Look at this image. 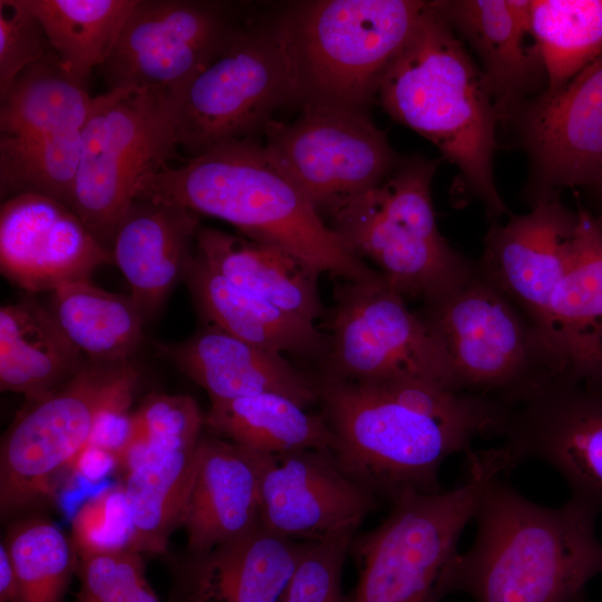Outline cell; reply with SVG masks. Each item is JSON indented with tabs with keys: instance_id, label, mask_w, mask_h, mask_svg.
<instances>
[{
	"instance_id": "1",
	"label": "cell",
	"mask_w": 602,
	"mask_h": 602,
	"mask_svg": "<svg viewBox=\"0 0 602 602\" xmlns=\"http://www.w3.org/2000/svg\"><path fill=\"white\" fill-rule=\"evenodd\" d=\"M318 383L337 464L389 502L406 491H441V464L477 437L501 436L511 411L501 400L425 381Z\"/></svg>"
},
{
	"instance_id": "2",
	"label": "cell",
	"mask_w": 602,
	"mask_h": 602,
	"mask_svg": "<svg viewBox=\"0 0 602 602\" xmlns=\"http://www.w3.org/2000/svg\"><path fill=\"white\" fill-rule=\"evenodd\" d=\"M599 514L573 497L559 507L536 504L493 477L474 515V543L454 562L450 593L474 602H579L602 573Z\"/></svg>"
},
{
	"instance_id": "3",
	"label": "cell",
	"mask_w": 602,
	"mask_h": 602,
	"mask_svg": "<svg viewBox=\"0 0 602 602\" xmlns=\"http://www.w3.org/2000/svg\"><path fill=\"white\" fill-rule=\"evenodd\" d=\"M135 200L220 219L242 235L279 246L342 280L378 273L346 247L254 138L219 145L177 166L165 165L139 182Z\"/></svg>"
},
{
	"instance_id": "4",
	"label": "cell",
	"mask_w": 602,
	"mask_h": 602,
	"mask_svg": "<svg viewBox=\"0 0 602 602\" xmlns=\"http://www.w3.org/2000/svg\"><path fill=\"white\" fill-rule=\"evenodd\" d=\"M377 100L458 169V192L494 223L508 212L495 183L498 117L487 81L463 41L426 1L411 36L383 72Z\"/></svg>"
},
{
	"instance_id": "5",
	"label": "cell",
	"mask_w": 602,
	"mask_h": 602,
	"mask_svg": "<svg viewBox=\"0 0 602 602\" xmlns=\"http://www.w3.org/2000/svg\"><path fill=\"white\" fill-rule=\"evenodd\" d=\"M466 480L452 491H406L373 530L349 547L358 582L344 602H441L458 542L486 484L501 472L489 450L466 453Z\"/></svg>"
},
{
	"instance_id": "6",
	"label": "cell",
	"mask_w": 602,
	"mask_h": 602,
	"mask_svg": "<svg viewBox=\"0 0 602 602\" xmlns=\"http://www.w3.org/2000/svg\"><path fill=\"white\" fill-rule=\"evenodd\" d=\"M426 7L417 0L292 2L276 14L295 75L298 104L367 111L387 67Z\"/></svg>"
},
{
	"instance_id": "7",
	"label": "cell",
	"mask_w": 602,
	"mask_h": 602,
	"mask_svg": "<svg viewBox=\"0 0 602 602\" xmlns=\"http://www.w3.org/2000/svg\"><path fill=\"white\" fill-rule=\"evenodd\" d=\"M438 161L402 157L378 185L328 219L346 247L372 263L405 299L446 295L475 273L476 261L455 250L438 229L431 182Z\"/></svg>"
},
{
	"instance_id": "8",
	"label": "cell",
	"mask_w": 602,
	"mask_h": 602,
	"mask_svg": "<svg viewBox=\"0 0 602 602\" xmlns=\"http://www.w3.org/2000/svg\"><path fill=\"white\" fill-rule=\"evenodd\" d=\"M419 313L445 352L457 391L513 408L570 366L548 334L476 270Z\"/></svg>"
},
{
	"instance_id": "9",
	"label": "cell",
	"mask_w": 602,
	"mask_h": 602,
	"mask_svg": "<svg viewBox=\"0 0 602 602\" xmlns=\"http://www.w3.org/2000/svg\"><path fill=\"white\" fill-rule=\"evenodd\" d=\"M80 137L70 208L108 249L136 198L139 182L177 156L171 95L140 88L109 89L94 97Z\"/></svg>"
},
{
	"instance_id": "10",
	"label": "cell",
	"mask_w": 602,
	"mask_h": 602,
	"mask_svg": "<svg viewBox=\"0 0 602 602\" xmlns=\"http://www.w3.org/2000/svg\"><path fill=\"white\" fill-rule=\"evenodd\" d=\"M171 101L178 145L192 157L263 132L278 108L298 103L276 16L242 26L227 48L171 95Z\"/></svg>"
},
{
	"instance_id": "11",
	"label": "cell",
	"mask_w": 602,
	"mask_h": 602,
	"mask_svg": "<svg viewBox=\"0 0 602 602\" xmlns=\"http://www.w3.org/2000/svg\"><path fill=\"white\" fill-rule=\"evenodd\" d=\"M405 300L379 272L338 284L318 379L361 385L416 380L455 390L441 346Z\"/></svg>"
},
{
	"instance_id": "12",
	"label": "cell",
	"mask_w": 602,
	"mask_h": 602,
	"mask_svg": "<svg viewBox=\"0 0 602 602\" xmlns=\"http://www.w3.org/2000/svg\"><path fill=\"white\" fill-rule=\"evenodd\" d=\"M132 361L86 360L67 381L30 400L6 433L0 453V507L6 515L51 492L55 477L87 445L98 416L133 400Z\"/></svg>"
},
{
	"instance_id": "13",
	"label": "cell",
	"mask_w": 602,
	"mask_h": 602,
	"mask_svg": "<svg viewBox=\"0 0 602 602\" xmlns=\"http://www.w3.org/2000/svg\"><path fill=\"white\" fill-rule=\"evenodd\" d=\"M494 452L502 473L530 459L602 512V362L572 363L513 407Z\"/></svg>"
},
{
	"instance_id": "14",
	"label": "cell",
	"mask_w": 602,
	"mask_h": 602,
	"mask_svg": "<svg viewBox=\"0 0 602 602\" xmlns=\"http://www.w3.org/2000/svg\"><path fill=\"white\" fill-rule=\"evenodd\" d=\"M263 133L269 156L326 222L402 158L367 111L343 106L303 105L294 120L272 119Z\"/></svg>"
},
{
	"instance_id": "15",
	"label": "cell",
	"mask_w": 602,
	"mask_h": 602,
	"mask_svg": "<svg viewBox=\"0 0 602 602\" xmlns=\"http://www.w3.org/2000/svg\"><path fill=\"white\" fill-rule=\"evenodd\" d=\"M227 3L137 0L106 61L110 89L176 95L219 57L241 29Z\"/></svg>"
},
{
	"instance_id": "16",
	"label": "cell",
	"mask_w": 602,
	"mask_h": 602,
	"mask_svg": "<svg viewBox=\"0 0 602 602\" xmlns=\"http://www.w3.org/2000/svg\"><path fill=\"white\" fill-rule=\"evenodd\" d=\"M530 163L525 200L560 198L602 172V56L564 87L532 100L512 124Z\"/></svg>"
},
{
	"instance_id": "17",
	"label": "cell",
	"mask_w": 602,
	"mask_h": 602,
	"mask_svg": "<svg viewBox=\"0 0 602 602\" xmlns=\"http://www.w3.org/2000/svg\"><path fill=\"white\" fill-rule=\"evenodd\" d=\"M380 502L342 472L330 452L262 456L260 521L287 538L314 542L356 533Z\"/></svg>"
},
{
	"instance_id": "18",
	"label": "cell",
	"mask_w": 602,
	"mask_h": 602,
	"mask_svg": "<svg viewBox=\"0 0 602 602\" xmlns=\"http://www.w3.org/2000/svg\"><path fill=\"white\" fill-rule=\"evenodd\" d=\"M111 253L65 204L38 194L6 200L0 208V268L30 291H55L89 280ZM114 263V262H113Z\"/></svg>"
},
{
	"instance_id": "19",
	"label": "cell",
	"mask_w": 602,
	"mask_h": 602,
	"mask_svg": "<svg viewBox=\"0 0 602 602\" xmlns=\"http://www.w3.org/2000/svg\"><path fill=\"white\" fill-rule=\"evenodd\" d=\"M431 6L475 56L497 111L511 126L547 87L532 35L531 0H434Z\"/></svg>"
},
{
	"instance_id": "20",
	"label": "cell",
	"mask_w": 602,
	"mask_h": 602,
	"mask_svg": "<svg viewBox=\"0 0 602 602\" xmlns=\"http://www.w3.org/2000/svg\"><path fill=\"white\" fill-rule=\"evenodd\" d=\"M577 223L560 198L532 206L525 214L494 222L484 239L476 272L542 329L551 297L569 260Z\"/></svg>"
},
{
	"instance_id": "21",
	"label": "cell",
	"mask_w": 602,
	"mask_h": 602,
	"mask_svg": "<svg viewBox=\"0 0 602 602\" xmlns=\"http://www.w3.org/2000/svg\"><path fill=\"white\" fill-rule=\"evenodd\" d=\"M182 372L205 389L211 402L274 392L309 408L319 401L315 377L298 369L282 353L205 324L186 340L159 346Z\"/></svg>"
},
{
	"instance_id": "22",
	"label": "cell",
	"mask_w": 602,
	"mask_h": 602,
	"mask_svg": "<svg viewBox=\"0 0 602 602\" xmlns=\"http://www.w3.org/2000/svg\"><path fill=\"white\" fill-rule=\"evenodd\" d=\"M200 215L184 207L135 200L120 221L110 253L145 320L164 305L194 256Z\"/></svg>"
},
{
	"instance_id": "23",
	"label": "cell",
	"mask_w": 602,
	"mask_h": 602,
	"mask_svg": "<svg viewBox=\"0 0 602 602\" xmlns=\"http://www.w3.org/2000/svg\"><path fill=\"white\" fill-rule=\"evenodd\" d=\"M262 456L215 435L201 436L182 521L193 555L243 535L260 521Z\"/></svg>"
},
{
	"instance_id": "24",
	"label": "cell",
	"mask_w": 602,
	"mask_h": 602,
	"mask_svg": "<svg viewBox=\"0 0 602 602\" xmlns=\"http://www.w3.org/2000/svg\"><path fill=\"white\" fill-rule=\"evenodd\" d=\"M305 545L259 521L243 535L194 555L181 602H281Z\"/></svg>"
},
{
	"instance_id": "25",
	"label": "cell",
	"mask_w": 602,
	"mask_h": 602,
	"mask_svg": "<svg viewBox=\"0 0 602 602\" xmlns=\"http://www.w3.org/2000/svg\"><path fill=\"white\" fill-rule=\"evenodd\" d=\"M183 281L207 324L256 347L321 360L327 336L314 322L233 284L195 251Z\"/></svg>"
},
{
	"instance_id": "26",
	"label": "cell",
	"mask_w": 602,
	"mask_h": 602,
	"mask_svg": "<svg viewBox=\"0 0 602 602\" xmlns=\"http://www.w3.org/2000/svg\"><path fill=\"white\" fill-rule=\"evenodd\" d=\"M195 251L233 284L284 311L311 321L324 313L321 272L279 246L200 226Z\"/></svg>"
},
{
	"instance_id": "27",
	"label": "cell",
	"mask_w": 602,
	"mask_h": 602,
	"mask_svg": "<svg viewBox=\"0 0 602 602\" xmlns=\"http://www.w3.org/2000/svg\"><path fill=\"white\" fill-rule=\"evenodd\" d=\"M542 330L570 365L602 362V216L583 207Z\"/></svg>"
},
{
	"instance_id": "28",
	"label": "cell",
	"mask_w": 602,
	"mask_h": 602,
	"mask_svg": "<svg viewBox=\"0 0 602 602\" xmlns=\"http://www.w3.org/2000/svg\"><path fill=\"white\" fill-rule=\"evenodd\" d=\"M87 359L68 339L52 312L33 299L0 309V388L28 401L70 379Z\"/></svg>"
},
{
	"instance_id": "29",
	"label": "cell",
	"mask_w": 602,
	"mask_h": 602,
	"mask_svg": "<svg viewBox=\"0 0 602 602\" xmlns=\"http://www.w3.org/2000/svg\"><path fill=\"white\" fill-rule=\"evenodd\" d=\"M204 426L213 435L262 455L303 449L332 453L336 447V436L322 414L309 412L274 392L211 402Z\"/></svg>"
},
{
	"instance_id": "30",
	"label": "cell",
	"mask_w": 602,
	"mask_h": 602,
	"mask_svg": "<svg viewBox=\"0 0 602 602\" xmlns=\"http://www.w3.org/2000/svg\"><path fill=\"white\" fill-rule=\"evenodd\" d=\"M50 311L88 360L128 361L143 340L145 319L130 295L108 292L89 280L56 289Z\"/></svg>"
},
{
	"instance_id": "31",
	"label": "cell",
	"mask_w": 602,
	"mask_h": 602,
	"mask_svg": "<svg viewBox=\"0 0 602 602\" xmlns=\"http://www.w3.org/2000/svg\"><path fill=\"white\" fill-rule=\"evenodd\" d=\"M0 97L1 136L80 132L94 99L56 56L27 67Z\"/></svg>"
},
{
	"instance_id": "32",
	"label": "cell",
	"mask_w": 602,
	"mask_h": 602,
	"mask_svg": "<svg viewBox=\"0 0 602 602\" xmlns=\"http://www.w3.org/2000/svg\"><path fill=\"white\" fill-rule=\"evenodd\" d=\"M61 67L85 84L108 58L137 0H22Z\"/></svg>"
},
{
	"instance_id": "33",
	"label": "cell",
	"mask_w": 602,
	"mask_h": 602,
	"mask_svg": "<svg viewBox=\"0 0 602 602\" xmlns=\"http://www.w3.org/2000/svg\"><path fill=\"white\" fill-rule=\"evenodd\" d=\"M197 447L172 453L125 474L133 551L165 552L172 531L182 525L197 466Z\"/></svg>"
},
{
	"instance_id": "34",
	"label": "cell",
	"mask_w": 602,
	"mask_h": 602,
	"mask_svg": "<svg viewBox=\"0 0 602 602\" xmlns=\"http://www.w3.org/2000/svg\"><path fill=\"white\" fill-rule=\"evenodd\" d=\"M531 28L554 93L602 56V0H531Z\"/></svg>"
},
{
	"instance_id": "35",
	"label": "cell",
	"mask_w": 602,
	"mask_h": 602,
	"mask_svg": "<svg viewBox=\"0 0 602 602\" xmlns=\"http://www.w3.org/2000/svg\"><path fill=\"white\" fill-rule=\"evenodd\" d=\"M80 153V132L1 136V197L38 194L70 208Z\"/></svg>"
},
{
	"instance_id": "36",
	"label": "cell",
	"mask_w": 602,
	"mask_h": 602,
	"mask_svg": "<svg viewBox=\"0 0 602 602\" xmlns=\"http://www.w3.org/2000/svg\"><path fill=\"white\" fill-rule=\"evenodd\" d=\"M18 581L13 602H61L75 569L71 545L55 524L32 520L4 543Z\"/></svg>"
},
{
	"instance_id": "37",
	"label": "cell",
	"mask_w": 602,
	"mask_h": 602,
	"mask_svg": "<svg viewBox=\"0 0 602 602\" xmlns=\"http://www.w3.org/2000/svg\"><path fill=\"white\" fill-rule=\"evenodd\" d=\"M203 426L204 416L192 397L152 395L133 414L132 436L118 468L126 474L172 453L194 448Z\"/></svg>"
},
{
	"instance_id": "38",
	"label": "cell",
	"mask_w": 602,
	"mask_h": 602,
	"mask_svg": "<svg viewBox=\"0 0 602 602\" xmlns=\"http://www.w3.org/2000/svg\"><path fill=\"white\" fill-rule=\"evenodd\" d=\"M76 602H159L138 552L80 555Z\"/></svg>"
},
{
	"instance_id": "39",
	"label": "cell",
	"mask_w": 602,
	"mask_h": 602,
	"mask_svg": "<svg viewBox=\"0 0 602 602\" xmlns=\"http://www.w3.org/2000/svg\"><path fill=\"white\" fill-rule=\"evenodd\" d=\"M79 555L132 550L133 523L123 484L104 489L84 503L72 518Z\"/></svg>"
},
{
	"instance_id": "40",
	"label": "cell",
	"mask_w": 602,
	"mask_h": 602,
	"mask_svg": "<svg viewBox=\"0 0 602 602\" xmlns=\"http://www.w3.org/2000/svg\"><path fill=\"white\" fill-rule=\"evenodd\" d=\"M355 535L307 542L281 602H344L342 572Z\"/></svg>"
},
{
	"instance_id": "41",
	"label": "cell",
	"mask_w": 602,
	"mask_h": 602,
	"mask_svg": "<svg viewBox=\"0 0 602 602\" xmlns=\"http://www.w3.org/2000/svg\"><path fill=\"white\" fill-rule=\"evenodd\" d=\"M55 56L43 28L22 0H0V91L27 67Z\"/></svg>"
},
{
	"instance_id": "42",
	"label": "cell",
	"mask_w": 602,
	"mask_h": 602,
	"mask_svg": "<svg viewBox=\"0 0 602 602\" xmlns=\"http://www.w3.org/2000/svg\"><path fill=\"white\" fill-rule=\"evenodd\" d=\"M130 404L132 400L122 401L105 409L98 416L88 443L113 452L119 459L133 431Z\"/></svg>"
},
{
	"instance_id": "43",
	"label": "cell",
	"mask_w": 602,
	"mask_h": 602,
	"mask_svg": "<svg viewBox=\"0 0 602 602\" xmlns=\"http://www.w3.org/2000/svg\"><path fill=\"white\" fill-rule=\"evenodd\" d=\"M119 466L118 457L113 452L94 444H87L70 465L78 475L87 480L98 482Z\"/></svg>"
},
{
	"instance_id": "44",
	"label": "cell",
	"mask_w": 602,
	"mask_h": 602,
	"mask_svg": "<svg viewBox=\"0 0 602 602\" xmlns=\"http://www.w3.org/2000/svg\"><path fill=\"white\" fill-rule=\"evenodd\" d=\"M18 593L17 574L6 545L0 546V602H13Z\"/></svg>"
},
{
	"instance_id": "45",
	"label": "cell",
	"mask_w": 602,
	"mask_h": 602,
	"mask_svg": "<svg viewBox=\"0 0 602 602\" xmlns=\"http://www.w3.org/2000/svg\"><path fill=\"white\" fill-rule=\"evenodd\" d=\"M593 194L594 200L600 208L599 215L602 216V172L595 182L589 187Z\"/></svg>"
},
{
	"instance_id": "46",
	"label": "cell",
	"mask_w": 602,
	"mask_h": 602,
	"mask_svg": "<svg viewBox=\"0 0 602 602\" xmlns=\"http://www.w3.org/2000/svg\"><path fill=\"white\" fill-rule=\"evenodd\" d=\"M579 602H590V600L588 599V596L585 594Z\"/></svg>"
}]
</instances>
